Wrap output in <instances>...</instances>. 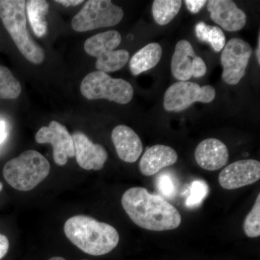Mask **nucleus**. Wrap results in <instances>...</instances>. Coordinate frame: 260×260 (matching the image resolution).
Returning <instances> with one entry per match:
<instances>
[{
    "mask_svg": "<svg viewBox=\"0 0 260 260\" xmlns=\"http://www.w3.org/2000/svg\"><path fill=\"white\" fill-rule=\"evenodd\" d=\"M56 3L62 5L64 7H75L84 3L83 0H57Z\"/></svg>",
    "mask_w": 260,
    "mask_h": 260,
    "instance_id": "cd10ccee",
    "label": "nucleus"
},
{
    "mask_svg": "<svg viewBox=\"0 0 260 260\" xmlns=\"http://www.w3.org/2000/svg\"><path fill=\"white\" fill-rule=\"evenodd\" d=\"M8 132H7L6 123L4 121H0V145L6 139Z\"/></svg>",
    "mask_w": 260,
    "mask_h": 260,
    "instance_id": "c85d7f7f",
    "label": "nucleus"
},
{
    "mask_svg": "<svg viewBox=\"0 0 260 260\" xmlns=\"http://www.w3.org/2000/svg\"><path fill=\"white\" fill-rule=\"evenodd\" d=\"M209 187L203 180L193 181L190 187V194L186 201V207L194 208L199 206L208 196Z\"/></svg>",
    "mask_w": 260,
    "mask_h": 260,
    "instance_id": "5701e85b",
    "label": "nucleus"
},
{
    "mask_svg": "<svg viewBox=\"0 0 260 260\" xmlns=\"http://www.w3.org/2000/svg\"><path fill=\"white\" fill-rule=\"evenodd\" d=\"M162 48L158 43H150L142 48L129 61V70L133 75H138L156 66L161 59Z\"/></svg>",
    "mask_w": 260,
    "mask_h": 260,
    "instance_id": "a211bd4d",
    "label": "nucleus"
},
{
    "mask_svg": "<svg viewBox=\"0 0 260 260\" xmlns=\"http://www.w3.org/2000/svg\"><path fill=\"white\" fill-rule=\"evenodd\" d=\"M124 11L110 0H89L72 20V27L77 32L114 26L120 23Z\"/></svg>",
    "mask_w": 260,
    "mask_h": 260,
    "instance_id": "0eeeda50",
    "label": "nucleus"
},
{
    "mask_svg": "<svg viewBox=\"0 0 260 260\" xmlns=\"http://www.w3.org/2000/svg\"><path fill=\"white\" fill-rule=\"evenodd\" d=\"M207 8L211 20L227 31L242 30L246 23V15L231 0H210Z\"/></svg>",
    "mask_w": 260,
    "mask_h": 260,
    "instance_id": "4468645a",
    "label": "nucleus"
},
{
    "mask_svg": "<svg viewBox=\"0 0 260 260\" xmlns=\"http://www.w3.org/2000/svg\"><path fill=\"white\" fill-rule=\"evenodd\" d=\"M157 186L162 196L167 198H172L177 192V184L174 178L169 174H162L158 176Z\"/></svg>",
    "mask_w": 260,
    "mask_h": 260,
    "instance_id": "393cba45",
    "label": "nucleus"
},
{
    "mask_svg": "<svg viewBox=\"0 0 260 260\" xmlns=\"http://www.w3.org/2000/svg\"><path fill=\"white\" fill-rule=\"evenodd\" d=\"M260 179V162L254 159L238 160L227 166L219 174L220 185L225 189H239Z\"/></svg>",
    "mask_w": 260,
    "mask_h": 260,
    "instance_id": "f8f14e48",
    "label": "nucleus"
},
{
    "mask_svg": "<svg viewBox=\"0 0 260 260\" xmlns=\"http://www.w3.org/2000/svg\"><path fill=\"white\" fill-rule=\"evenodd\" d=\"M171 69L173 76L179 81H188L192 77L201 78L207 73L204 60L196 55L192 46L186 40L179 41L176 45Z\"/></svg>",
    "mask_w": 260,
    "mask_h": 260,
    "instance_id": "9b49d317",
    "label": "nucleus"
},
{
    "mask_svg": "<svg viewBox=\"0 0 260 260\" xmlns=\"http://www.w3.org/2000/svg\"><path fill=\"white\" fill-rule=\"evenodd\" d=\"M36 141L40 144L50 143L53 147V158L59 166H64L68 158L75 156V147L72 135L64 125L51 121L49 126H44L38 131Z\"/></svg>",
    "mask_w": 260,
    "mask_h": 260,
    "instance_id": "9d476101",
    "label": "nucleus"
},
{
    "mask_svg": "<svg viewBox=\"0 0 260 260\" xmlns=\"http://www.w3.org/2000/svg\"><path fill=\"white\" fill-rule=\"evenodd\" d=\"M25 5L24 0H0V18L20 52L30 62L39 64L45 54L27 29Z\"/></svg>",
    "mask_w": 260,
    "mask_h": 260,
    "instance_id": "7ed1b4c3",
    "label": "nucleus"
},
{
    "mask_svg": "<svg viewBox=\"0 0 260 260\" xmlns=\"http://www.w3.org/2000/svg\"><path fill=\"white\" fill-rule=\"evenodd\" d=\"M49 260H66L64 258L61 257V256H54V257H51ZM82 260H88V259H82Z\"/></svg>",
    "mask_w": 260,
    "mask_h": 260,
    "instance_id": "7c9ffc66",
    "label": "nucleus"
},
{
    "mask_svg": "<svg viewBox=\"0 0 260 260\" xmlns=\"http://www.w3.org/2000/svg\"><path fill=\"white\" fill-rule=\"evenodd\" d=\"M82 95L89 100L107 99L119 104L131 102L134 90L131 84L121 78H113L107 73L95 71L85 77L80 85Z\"/></svg>",
    "mask_w": 260,
    "mask_h": 260,
    "instance_id": "423d86ee",
    "label": "nucleus"
},
{
    "mask_svg": "<svg viewBox=\"0 0 260 260\" xmlns=\"http://www.w3.org/2000/svg\"><path fill=\"white\" fill-rule=\"evenodd\" d=\"M121 42L119 32L108 30L87 39L84 49L88 55L96 58L95 68L98 71L113 73L121 70L129 61V54L125 49L114 50Z\"/></svg>",
    "mask_w": 260,
    "mask_h": 260,
    "instance_id": "39448f33",
    "label": "nucleus"
},
{
    "mask_svg": "<svg viewBox=\"0 0 260 260\" xmlns=\"http://www.w3.org/2000/svg\"><path fill=\"white\" fill-rule=\"evenodd\" d=\"M207 2L208 1H205V0H186L184 1V3L187 7V9L191 13L196 14V13H199L202 8L205 6Z\"/></svg>",
    "mask_w": 260,
    "mask_h": 260,
    "instance_id": "a878e982",
    "label": "nucleus"
},
{
    "mask_svg": "<svg viewBox=\"0 0 260 260\" xmlns=\"http://www.w3.org/2000/svg\"><path fill=\"white\" fill-rule=\"evenodd\" d=\"M181 5L180 0H155L152 13L155 22L160 25H167L177 16Z\"/></svg>",
    "mask_w": 260,
    "mask_h": 260,
    "instance_id": "aec40b11",
    "label": "nucleus"
},
{
    "mask_svg": "<svg viewBox=\"0 0 260 260\" xmlns=\"http://www.w3.org/2000/svg\"><path fill=\"white\" fill-rule=\"evenodd\" d=\"M77 162L85 170L102 169L108 159L107 150L102 145L95 144L81 132L72 135Z\"/></svg>",
    "mask_w": 260,
    "mask_h": 260,
    "instance_id": "ddd939ff",
    "label": "nucleus"
},
{
    "mask_svg": "<svg viewBox=\"0 0 260 260\" xmlns=\"http://www.w3.org/2000/svg\"><path fill=\"white\" fill-rule=\"evenodd\" d=\"M177 160V153L171 147L153 145L143 154L140 161V171L143 175L150 177L164 168L174 165Z\"/></svg>",
    "mask_w": 260,
    "mask_h": 260,
    "instance_id": "f3484780",
    "label": "nucleus"
},
{
    "mask_svg": "<svg viewBox=\"0 0 260 260\" xmlns=\"http://www.w3.org/2000/svg\"><path fill=\"white\" fill-rule=\"evenodd\" d=\"M204 42L210 44L214 51L219 52L223 50L225 47V34L219 27L209 25L208 31L205 34Z\"/></svg>",
    "mask_w": 260,
    "mask_h": 260,
    "instance_id": "b1692460",
    "label": "nucleus"
},
{
    "mask_svg": "<svg viewBox=\"0 0 260 260\" xmlns=\"http://www.w3.org/2000/svg\"><path fill=\"white\" fill-rule=\"evenodd\" d=\"M244 232L246 237L256 238L260 236V194H258L252 209L246 217Z\"/></svg>",
    "mask_w": 260,
    "mask_h": 260,
    "instance_id": "4be33fe9",
    "label": "nucleus"
},
{
    "mask_svg": "<svg viewBox=\"0 0 260 260\" xmlns=\"http://www.w3.org/2000/svg\"><path fill=\"white\" fill-rule=\"evenodd\" d=\"M194 158L202 169L213 172L226 165L229 159V150L220 140L208 138L200 143L195 149Z\"/></svg>",
    "mask_w": 260,
    "mask_h": 260,
    "instance_id": "2eb2a0df",
    "label": "nucleus"
},
{
    "mask_svg": "<svg viewBox=\"0 0 260 260\" xmlns=\"http://www.w3.org/2000/svg\"><path fill=\"white\" fill-rule=\"evenodd\" d=\"M3 184H2L1 182H0V191L3 190Z\"/></svg>",
    "mask_w": 260,
    "mask_h": 260,
    "instance_id": "2f4dec72",
    "label": "nucleus"
},
{
    "mask_svg": "<svg viewBox=\"0 0 260 260\" xmlns=\"http://www.w3.org/2000/svg\"><path fill=\"white\" fill-rule=\"evenodd\" d=\"M112 139L118 156L123 161L135 162L143 152V146L140 137L126 125L116 126L112 133Z\"/></svg>",
    "mask_w": 260,
    "mask_h": 260,
    "instance_id": "dca6fc26",
    "label": "nucleus"
},
{
    "mask_svg": "<svg viewBox=\"0 0 260 260\" xmlns=\"http://www.w3.org/2000/svg\"><path fill=\"white\" fill-rule=\"evenodd\" d=\"M26 5L29 21L34 34L39 38L44 37L47 32L46 17L49 13V3L45 0H29Z\"/></svg>",
    "mask_w": 260,
    "mask_h": 260,
    "instance_id": "6ab92c4d",
    "label": "nucleus"
},
{
    "mask_svg": "<svg viewBox=\"0 0 260 260\" xmlns=\"http://www.w3.org/2000/svg\"><path fill=\"white\" fill-rule=\"evenodd\" d=\"M9 245L8 238L3 234H0V259L6 255L9 249Z\"/></svg>",
    "mask_w": 260,
    "mask_h": 260,
    "instance_id": "bb28decb",
    "label": "nucleus"
},
{
    "mask_svg": "<svg viewBox=\"0 0 260 260\" xmlns=\"http://www.w3.org/2000/svg\"><path fill=\"white\" fill-rule=\"evenodd\" d=\"M50 169V164L42 154L29 150L7 162L3 176L17 190L30 191L48 177Z\"/></svg>",
    "mask_w": 260,
    "mask_h": 260,
    "instance_id": "20e7f679",
    "label": "nucleus"
},
{
    "mask_svg": "<svg viewBox=\"0 0 260 260\" xmlns=\"http://www.w3.org/2000/svg\"><path fill=\"white\" fill-rule=\"evenodd\" d=\"M121 205L133 223L146 230H174L181 223V214L174 205L160 195L150 194L145 188L127 189L122 195Z\"/></svg>",
    "mask_w": 260,
    "mask_h": 260,
    "instance_id": "f257e3e1",
    "label": "nucleus"
},
{
    "mask_svg": "<svg viewBox=\"0 0 260 260\" xmlns=\"http://www.w3.org/2000/svg\"><path fill=\"white\" fill-rule=\"evenodd\" d=\"M21 85L6 67L0 65V99H15L21 93Z\"/></svg>",
    "mask_w": 260,
    "mask_h": 260,
    "instance_id": "412c9836",
    "label": "nucleus"
},
{
    "mask_svg": "<svg viewBox=\"0 0 260 260\" xmlns=\"http://www.w3.org/2000/svg\"><path fill=\"white\" fill-rule=\"evenodd\" d=\"M216 92L210 85L200 86L198 83L179 81L173 84L164 94V107L167 112H181L196 102H213Z\"/></svg>",
    "mask_w": 260,
    "mask_h": 260,
    "instance_id": "6e6552de",
    "label": "nucleus"
},
{
    "mask_svg": "<svg viewBox=\"0 0 260 260\" xmlns=\"http://www.w3.org/2000/svg\"><path fill=\"white\" fill-rule=\"evenodd\" d=\"M65 235L86 254L102 256L117 246L119 235L115 228L88 215H75L65 222Z\"/></svg>",
    "mask_w": 260,
    "mask_h": 260,
    "instance_id": "f03ea898",
    "label": "nucleus"
},
{
    "mask_svg": "<svg viewBox=\"0 0 260 260\" xmlns=\"http://www.w3.org/2000/svg\"><path fill=\"white\" fill-rule=\"evenodd\" d=\"M260 34H259V38H258V45L256 49V56L257 58L258 64H260Z\"/></svg>",
    "mask_w": 260,
    "mask_h": 260,
    "instance_id": "c756f323",
    "label": "nucleus"
},
{
    "mask_svg": "<svg viewBox=\"0 0 260 260\" xmlns=\"http://www.w3.org/2000/svg\"><path fill=\"white\" fill-rule=\"evenodd\" d=\"M252 49L249 43L234 38L225 44L220 56L223 66L222 79L228 85H237L242 79L249 64Z\"/></svg>",
    "mask_w": 260,
    "mask_h": 260,
    "instance_id": "1a4fd4ad",
    "label": "nucleus"
}]
</instances>
